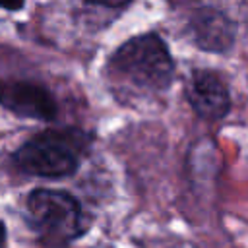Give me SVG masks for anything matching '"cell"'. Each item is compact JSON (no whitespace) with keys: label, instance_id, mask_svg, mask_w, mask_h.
<instances>
[{"label":"cell","instance_id":"6da1fadb","mask_svg":"<svg viewBox=\"0 0 248 248\" xmlns=\"http://www.w3.org/2000/svg\"><path fill=\"white\" fill-rule=\"evenodd\" d=\"M110 72L143 93H161L172 81V58L155 33L138 35L110 56Z\"/></svg>","mask_w":248,"mask_h":248},{"label":"cell","instance_id":"7a4b0ae2","mask_svg":"<svg viewBox=\"0 0 248 248\" xmlns=\"http://www.w3.org/2000/svg\"><path fill=\"white\" fill-rule=\"evenodd\" d=\"M89 143V138L79 130H46L27 143L16 155V165L35 176H66L79 165V153Z\"/></svg>","mask_w":248,"mask_h":248},{"label":"cell","instance_id":"3957f363","mask_svg":"<svg viewBox=\"0 0 248 248\" xmlns=\"http://www.w3.org/2000/svg\"><path fill=\"white\" fill-rule=\"evenodd\" d=\"M27 219L43 242L60 246L83 231L79 202L62 190H35L27 198Z\"/></svg>","mask_w":248,"mask_h":248},{"label":"cell","instance_id":"277c9868","mask_svg":"<svg viewBox=\"0 0 248 248\" xmlns=\"http://www.w3.org/2000/svg\"><path fill=\"white\" fill-rule=\"evenodd\" d=\"M188 101L198 116L205 120H219L231 108L229 87L223 78L211 70H196L192 74Z\"/></svg>","mask_w":248,"mask_h":248},{"label":"cell","instance_id":"5b68a950","mask_svg":"<svg viewBox=\"0 0 248 248\" xmlns=\"http://www.w3.org/2000/svg\"><path fill=\"white\" fill-rule=\"evenodd\" d=\"M0 103L12 112L27 118L52 120L56 116V103L52 95L31 81H6L0 83Z\"/></svg>","mask_w":248,"mask_h":248},{"label":"cell","instance_id":"8992f818","mask_svg":"<svg viewBox=\"0 0 248 248\" xmlns=\"http://www.w3.org/2000/svg\"><path fill=\"white\" fill-rule=\"evenodd\" d=\"M190 35L200 48L223 52L234 41V23L219 10L202 8L192 16Z\"/></svg>","mask_w":248,"mask_h":248},{"label":"cell","instance_id":"52a82bcc","mask_svg":"<svg viewBox=\"0 0 248 248\" xmlns=\"http://www.w3.org/2000/svg\"><path fill=\"white\" fill-rule=\"evenodd\" d=\"M2 10H21L23 4H0Z\"/></svg>","mask_w":248,"mask_h":248},{"label":"cell","instance_id":"ba28073f","mask_svg":"<svg viewBox=\"0 0 248 248\" xmlns=\"http://www.w3.org/2000/svg\"><path fill=\"white\" fill-rule=\"evenodd\" d=\"M4 238H6V229H4V225H2V221H0V244L4 242Z\"/></svg>","mask_w":248,"mask_h":248}]
</instances>
